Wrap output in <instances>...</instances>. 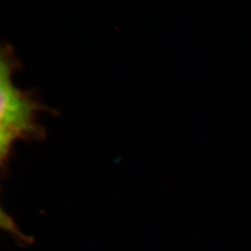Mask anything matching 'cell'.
<instances>
[{
  "label": "cell",
  "mask_w": 251,
  "mask_h": 251,
  "mask_svg": "<svg viewBox=\"0 0 251 251\" xmlns=\"http://www.w3.org/2000/svg\"><path fill=\"white\" fill-rule=\"evenodd\" d=\"M21 67L12 46L1 45L0 53V152L1 164L9 159L18 140L45 138L39 114L55 112L39 101L33 90H22L14 85V74Z\"/></svg>",
  "instance_id": "6da1fadb"
},
{
  "label": "cell",
  "mask_w": 251,
  "mask_h": 251,
  "mask_svg": "<svg viewBox=\"0 0 251 251\" xmlns=\"http://www.w3.org/2000/svg\"><path fill=\"white\" fill-rule=\"evenodd\" d=\"M1 224L2 228L6 229L8 232H11V234L17 236L18 238H21L23 239V241L26 242L23 238V234L16 229V225L13 222L12 219L7 214H5L3 211H1Z\"/></svg>",
  "instance_id": "7a4b0ae2"
}]
</instances>
